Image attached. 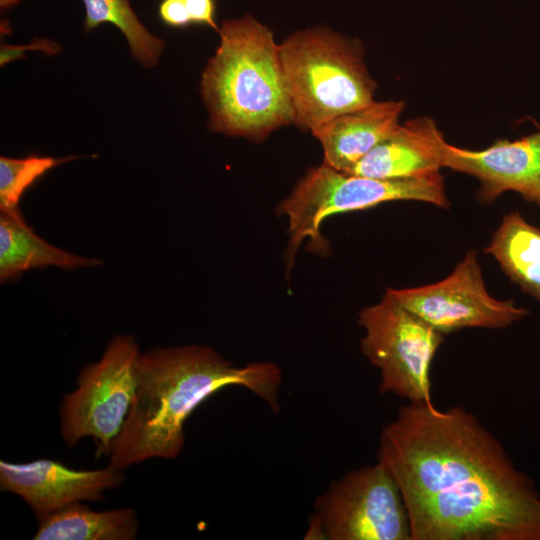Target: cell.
<instances>
[{
	"instance_id": "cell-16",
	"label": "cell",
	"mask_w": 540,
	"mask_h": 540,
	"mask_svg": "<svg viewBox=\"0 0 540 540\" xmlns=\"http://www.w3.org/2000/svg\"><path fill=\"white\" fill-rule=\"evenodd\" d=\"M485 252L523 291L540 301V228L518 212L506 214Z\"/></svg>"
},
{
	"instance_id": "cell-7",
	"label": "cell",
	"mask_w": 540,
	"mask_h": 540,
	"mask_svg": "<svg viewBox=\"0 0 540 540\" xmlns=\"http://www.w3.org/2000/svg\"><path fill=\"white\" fill-rule=\"evenodd\" d=\"M360 349L380 372L379 391L413 404L432 405L430 368L444 334L386 293L358 313Z\"/></svg>"
},
{
	"instance_id": "cell-1",
	"label": "cell",
	"mask_w": 540,
	"mask_h": 540,
	"mask_svg": "<svg viewBox=\"0 0 540 540\" xmlns=\"http://www.w3.org/2000/svg\"><path fill=\"white\" fill-rule=\"evenodd\" d=\"M405 501L412 540H540V491L463 407L402 406L377 452Z\"/></svg>"
},
{
	"instance_id": "cell-12",
	"label": "cell",
	"mask_w": 540,
	"mask_h": 540,
	"mask_svg": "<svg viewBox=\"0 0 540 540\" xmlns=\"http://www.w3.org/2000/svg\"><path fill=\"white\" fill-rule=\"evenodd\" d=\"M445 143L432 118H414L398 124L349 173L378 179L438 173Z\"/></svg>"
},
{
	"instance_id": "cell-11",
	"label": "cell",
	"mask_w": 540,
	"mask_h": 540,
	"mask_svg": "<svg viewBox=\"0 0 540 540\" xmlns=\"http://www.w3.org/2000/svg\"><path fill=\"white\" fill-rule=\"evenodd\" d=\"M443 167L477 178L484 201L514 191L540 206V131L515 141L499 140L479 151L446 142Z\"/></svg>"
},
{
	"instance_id": "cell-3",
	"label": "cell",
	"mask_w": 540,
	"mask_h": 540,
	"mask_svg": "<svg viewBox=\"0 0 540 540\" xmlns=\"http://www.w3.org/2000/svg\"><path fill=\"white\" fill-rule=\"evenodd\" d=\"M218 34L219 46L200 83L209 128L262 141L271 132L293 124L279 45L271 29L244 14L224 20Z\"/></svg>"
},
{
	"instance_id": "cell-9",
	"label": "cell",
	"mask_w": 540,
	"mask_h": 540,
	"mask_svg": "<svg viewBox=\"0 0 540 540\" xmlns=\"http://www.w3.org/2000/svg\"><path fill=\"white\" fill-rule=\"evenodd\" d=\"M386 294L442 334L462 328L502 329L529 314L512 300H498L486 290L476 252L471 250L452 273L437 283Z\"/></svg>"
},
{
	"instance_id": "cell-14",
	"label": "cell",
	"mask_w": 540,
	"mask_h": 540,
	"mask_svg": "<svg viewBox=\"0 0 540 540\" xmlns=\"http://www.w3.org/2000/svg\"><path fill=\"white\" fill-rule=\"evenodd\" d=\"M100 260L57 248L34 233L19 212L0 215V279L7 281L22 272L48 266L63 269L96 266Z\"/></svg>"
},
{
	"instance_id": "cell-15",
	"label": "cell",
	"mask_w": 540,
	"mask_h": 540,
	"mask_svg": "<svg viewBox=\"0 0 540 540\" xmlns=\"http://www.w3.org/2000/svg\"><path fill=\"white\" fill-rule=\"evenodd\" d=\"M34 540H132L138 531L132 508L105 511L90 509L81 502L38 518Z\"/></svg>"
},
{
	"instance_id": "cell-4",
	"label": "cell",
	"mask_w": 540,
	"mask_h": 540,
	"mask_svg": "<svg viewBox=\"0 0 540 540\" xmlns=\"http://www.w3.org/2000/svg\"><path fill=\"white\" fill-rule=\"evenodd\" d=\"M279 56L293 124L304 131L374 101L376 82L355 38L324 26L306 28L279 44Z\"/></svg>"
},
{
	"instance_id": "cell-17",
	"label": "cell",
	"mask_w": 540,
	"mask_h": 540,
	"mask_svg": "<svg viewBox=\"0 0 540 540\" xmlns=\"http://www.w3.org/2000/svg\"><path fill=\"white\" fill-rule=\"evenodd\" d=\"M82 1L85 7L86 31L93 30L103 23H111L124 34L137 61L145 67H153L158 63L164 41L146 29L128 0Z\"/></svg>"
},
{
	"instance_id": "cell-8",
	"label": "cell",
	"mask_w": 540,
	"mask_h": 540,
	"mask_svg": "<svg viewBox=\"0 0 540 540\" xmlns=\"http://www.w3.org/2000/svg\"><path fill=\"white\" fill-rule=\"evenodd\" d=\"M140 354L134 337L117 335L98 362L81 370L76 390L59 409L61 435L70 448L93 437L97 456L110 454L133 400Z\"/></svg>"
},
{
	"instance_id": "cell-10",
	"label": "cell",
	"mask_w": 540,
	"mask_h": 540,
	"mask_svg": "<svg viewBox=\"0 0 540 540\" xmlns=\"http://www.w3.org/2000/svg\"><path fill=\"white\" fill-rule=\"evenodd\" d=\"M123 480L122 470L110 464L103 469L75 470L50 459L0 461L1 490L23 498L37 518L76 502L102 500L107 490Z\"/></svg>"
},
{
	"instance_id": "cell-13",
	"label": "cell",
	"mask_w": 540,
	"mask_h": 540,
	"mask_svg": "<svg viewBox=\"0 0 540 540\" xmlns=\"http://www.w3.org/2000/svg\"><path fill=\"white\" fill-rule=\"evenodd\" d=\"M403 108V101L374 100L314 129L311 133L322 145L323 163L349 173L399 124Z\"/></svg>"
},
{
	"instance_id": "cell-2",
	"label": "cell",
	"mask_w": 540,
	"mask_h": 540,
	"mask_svg": "<svg viewBox=\"0 0 540 540\" xmlns=\"http://www.w3.org/2000/svg\"><path fill=\"white\" fill-rule=\"evenodd\" d=\"M280 368L267 361L234 366L214 349L190 345L141 353L133 400L110 451V465L124 470L152 458L175 459L184 446V424L218 391L240 386L280 410Z\"/></svg>"
},
{
	"instance_id": "cell-19",
	"label": "cell",
	"mask_w": 540,
	"mask_h": 540,
	"mask_svg": "<svg viewBox=\"0 0 540 540\" xmlns=\"http://www.w3.org/2000/svg\"><path fill=\"white\" fill-rule=\"evenodd\" d=\"M158 14L163 23L173 28L200 24L219 31L215 0H162Z\"/></svg>"
},
{
	"instance_id": "cell-5",
	"label": "cell",
	"mask_w": 540,
	"mask_h": 540,
	"mask_svg": "<svg viewBox=\"0 0 540 540\" xmlns=\"http://www.w3.org/2000/svg\"><path fill=\"white\" fill-rule=\"evenodd\" d=\"M414 200L447 208L443 178L434 173L418 177L378 179L336 170L324 163L307 170L278 207L289 222L287 272L305 240L309 250L326 254L328 244L320 232L322 222L340 213L364 210L381 203Z\"/></svg>"
},
{
	"instance_id": "cell-6",
	"label": "cell",
	"mask_w": 540,
	"mask_h": 540,
	"mask_svg": "<svg viewBox=\"0 0 540 540\" xmlns=\"http://www.w3.org/2000/svg\"><path fill=\"white\" fill-rule=\"evenodd\" d=\"M309 539L412 540L408 510L380 461L345 473L316 498Z\"/></svg>"
},
{
	"instance_id": "cell-20",
	"label": "cell",
	"mask_w": 540,
	"mask_h": 540,
	"mask_svg": "<svg viewBox=\"0 0 540 540\" xmlns=\"http://www.w3.org/2000/svg\"><path fill=\"white\" fill-rule=\"evenodd\" d=\"M21 0H0L1 8L8 9L17 5Z\"/></svg>"
},
{
	"instance_id": "cell-18",
	"label": "cell",
	"mask_w": 540,
	"mask_h": 540,
	"mask_svg": "<svg viewBox=\"0 0 540 540\" xmlns=\"http://www.w3.org/2000/svg\"><path fill=\"white\" fill-rule=\"evenodd\" d=\"M74 157L53 158L31 155L24 158L0 157V210L19 212L24 192L50 169Z\"/></svg>"
}]
</instances>
